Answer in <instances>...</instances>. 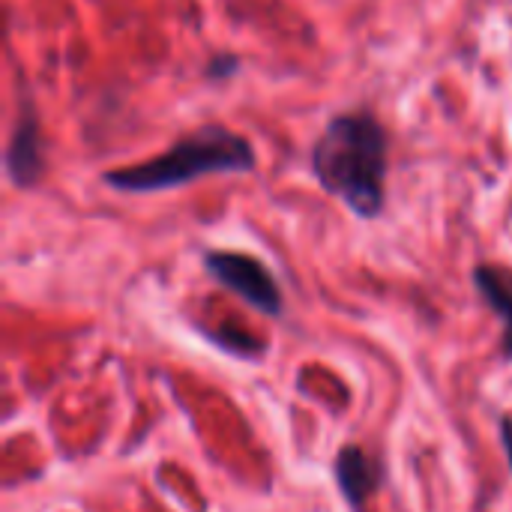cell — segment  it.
Here are the masks:
<instances>
[{
	"instance_id": "277c9868",
	"label": "cell",
	"mask_w": 512,
	"mask_h": 512,
	"mask_svg": "<svg viewBox=\"0 0 512 512\" xmlns=\"http://www.w3.org/2000/svg\"><path fill=\"white\" fill-rule=\"evenodd\" d=\"M3 165H6L9 183L21 192L33 189L45 177V141H42L39 114H36L30 96L21 99L15 126H12L9 141H6Z\"/></svg>"
},
{
	"instance_id": "8992f818",
	"label": "cell",
	"mask_w": 512,
	"mask_h": 512,
	"mask_svg": "<svg viewBox=\"0 0 512 512\" xmlns=\"http://www.w3.org/2000/svg\"><path fill=\"white\" fill-rule=\"evenodd\" d=\"M336 480L342 495L360 507L372 498V492L381 483V468L360 450V447H342V453L336 456Z\"/></svg>"
},
{
	"instance_id": "3957f363",
	"label": "cell",
	"mask_w": 512,
	"mask_h": 512,
	"mask_svg": "<svg viewBox=\"0 0 512 512\" xmlns=\"http://www.w3.org/2000/svg\"><path fill=\"white\" fill-rule=\"evenodd\" d=\"M201 261H204L207 276H213L222 288L243 297L252 309L270 318L282 315L285 309L282 288L261 258L246 255V252H231V249H207Z\"/></svg>"
},
{
	"instance_id": "ba28073f",
	"label": "cell",
	"mask_w": 512,
	"mask_h": 512,
	"mask_svg": "<svg viewBox=\"0 0 512 512\" xmlns=\"http://www.w3.org/2000/svg\"><path fill=\"white\" fill-rule=\"evenodd\" d=\"M498 429H501V444H504V453H507V462H510L512 471V417H501Z\"/></svg>"
},
{
	"instance_id": "7a4b0ae2",
	"label": "cell",
	"mask_w": 512,
	"mask_h": 512,
	"mask_svg": "<svg viewBox=\"0 0 512 512\" xmlns=\"http://www.w3.org/2000/svg\"><path fill=\"white\" fill-rule=\"evenodd\" d=\"M255 165L258 153L252 141L243 132L210 120L180 135L168 150L144 162L102 171V183L123 195H144L180 189L213 174H249L255 171Z\"/></svg>"
},
{
	"instance_id": "5b68a950",
	"label": "cell",
	"mask_w": 512,
	"mask_h": 512,
	"mask_svg": "<svg viewBox=\"0 0 512 512\" xmlns=\"http://www.w3.org/2000/svg\"><path fill=\"white\" fill-rule=\"evenodd\" d=\"M471 276L477 294L504 321V357L512 360V270L498 264H477Z\"/></svg>"
},
{
	"instance_id": "6da1fadb",
	"label": "cell",
	"mask_w": 512,
	"mask_h": 512,
	"mask_svg": "<svg viewBox=\"0 0 512 512\" xmlns=\"http://www.w3.org/2000/svg\"><path fill=\"white\" fill-rule=\"evenodd\" d=\"M318 186L357 219H378L387 207L390 135L369 108L339 111L327 120L309 156Z\"/></svg>"
},
{
	"instance_id": "52a82bcc",
	"label": "cell",
	"mask_w": 512,
	"mask_h": 512,
	"mask_svg": "<svg viewBox=\"0 0 512 512\" xmlns=\"http://www.w3.org/2000/svg\"><path fill=\"white\" fill-rule=\"evenodd\" d=\"M237 72H240V57L231 51H216L204 66V78H210V81H228Z\"/></svg>"
}]
</instances>
